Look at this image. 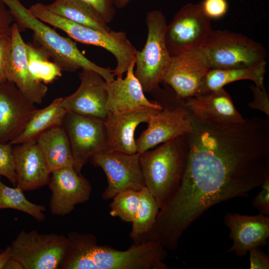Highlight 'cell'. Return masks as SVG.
I'll list each match as a JSON object with an SVG mask.
<instances>
[{"mask_svg":"<svg viewBox=\"0 0 269 269\" xmlns=\"http://www.w3.org/2000/svg\"><path fill=\"white\" fill-rule=\"evenodd\" d=\"M190 114L192 129L186 134L189 152L184 174L166 207L185 226L218 203L248 196L269 178L268 119L254 117L224 124Z\"/></svg>","mask_w":269,"mask_h":269,"instance_id":"1","label":"cell"},{"mask_svg":"<svg viewBox=\"0 0 269 269\" xmlns=\"http://www.w3.org/2000/svg\"><path fill=\"white\" fill-rule=\"evenodd\" d=\"M64 261L59 269H167L166 249L150 242L133 243L118 250L98 245L91 233L70 232Z\"/></svg>","mask_w":269,"mask_h":269,"instance_id":"2","label":"cell"},{"mask_svg":"<svg viewBox=\"0 0 269 269\" xmlns=\"http://www.w3.org/2000/svg\"><path fill=\"white\" fill-rule=\"evenodd\" d=\"M189 146L186 134L139 154L145 187L163 208L178 191L184 174Z\"/></svg>","mask_w":269,"mask_h":269,"instance_id":"3","label":"cell"},{"mask_svg":"<svg viewBox=\"0 0 269 269\" xmlns=\"http://www.w3.org/2000/svg\"><path fill=\"white\" fill-rule=\"evenodd\" d=\"M9 9L19 30L29 29L33 32L34 42L40 45L62 71L74 72L79 69L93 70L106 82L115 79L113 70L101 67L85 57L75 42L60 35L33 15L19 0H1Z\"/></svg>","mask_w":269,"mask_h":269,"instance_id":"4","label":"cell"},{"mask_svg":"<svg viewBox=\"0 0 269 269\" xmlns=\"http://www.w3.org/2000/svg\"><path fill=\"white\" fill-rule=\"evenodd\" d=\"M28 9L39 20L62 30L74 40L109 51L117 60V66L113 70L115 76L123 77L131 65L135 63L137 50L125 32L104 31L73 22L51 12L46 4L40 2L32 4Z\"/></svg>","mask_w":269,"mask_h":269,"instance_id":"5","label":"cell"},{"mask_svg":"<svg viewBox=\"0 0 269 269\" xmlns=\"http://www.w3.org/2000/svg\"><path fill=\"white\" fill-rule=\"evenodd\" d=\"M162 109L152 116L147 128L135 139L137 153L140 154L159 143L186 134L192 129V117L184 99L165 85L151 93Z\"/></svg>","mask_w":269,"mask_h":269,"instance_id":"6","label":"cell"},{"mask_svg":"<svg viewBox=\"0 0 269 269\" xmlns=\"http://www.w3.org/2000/svg\"><path fill=\"white\" fill-rule=\"evenodd\" d=\"M148 32L141 51L137 50L134 74L144 92L151 93L159 87L170 65L172 56L165 43L167 26L165 17L159 10H153L146 15Z\"/></svg>","mask_w":269,"mask_h":269,"instance_id":"7","label":"cell"},{"mask_svg":"<svg viewBox=\"0 0 269 269\" xmlns=\"http://www.w3.org/2000/svg\"><path fill=\"white\" fill-rule=\"evenodd\" d=\"M211 69L247 67L266 60L261 43L240 33L213 30L202 47Z\"/></svg>","mask_w":269,"mask_h":269,"instance_id":"8","label":"cell"},{"mask_svg":"<svg viewBox=\"0 0 269 269\" xmlns=\"http://www.w3.org/2000/svg\"><path fill=\"white\" fill-rule=\"evenodd\" d=\"M11 258L23 269H59L65 258L67 236L40 234L36 230L20 231L10 245Z\"/></svg>","mask_w":269,"mask_h":269,"instance_id":"9","label":"cell"},{"mask_svg":"<svg viewBox=\"0 0 269 269\" xmlns=\"http://www.w3.org/2000/svg\"><path fill=\"white\" fill-rule=\"evenodd\" d=\"M200 3L182 6L167 25L165 40L171 56L202 47L213 31Z\"/></svg>","mask_w":269,"mask_h":269,"instance_id":"10","label":"cell"},{"mask_svg":"<svg viewBox=\"0 0 269 269\" xmlns=\"http://www.w3.org/2000/svg\"><path fill=\"white\" fill-rule=\"evenodd\" d=\"M62 127L69 141L73 168L78 174L91 156L108 151L104 121L66 111Z\"/></svg>","mask_w":269,"mask_h":269,"instance_id":"11","label":"cell"},{"mask_svg":"<svg viewBox=\"0 0 269 269\" xmlns=\"http://www.w3.org/2000/svg\"><path fill=\"white\" fill-rule=\"evenodd\" d=\"M89 160L94 166L101 167L106 176L108 186L102 194L104 200L125 190L139 191L145 187L138 153L105 151L93 155Z\"/></svg>","mask_w":269,"mask_h":269,"instance_id":"12","label":"cell"},{"mask_svg":"<svg viewBox=\"0 0 269 269\" xmlns=\"http://www.w3.org/2000/svg\"><path fill=\"white\" fill-rule=\"evenodd\" d=\"M211 69L202 47L172 56L162 83L169 86L180 98L197 94L199 87Z\"/></svg>","mask_w":269,"mask_h":269,"instance_id":"13","label":"cell"},{"mask_svg":"<svg viewBox=\"0 0 269 269\" xmlns=\"http://www.w3.org/2000/svg\"><path fill=\"white\" fill-rule=\"evenodd\" d=\"M82 70L78 88L71 95L62 98L61 105L66 111L105 121L108 113L105 80L93 70Z\"/></svg>","mask_w":269,"mask_h":269,"instance_id":"14","label":"cell"},{"mask_svg":"<svg viewBox=\"0 0 269 269\" xmlns=\"http://www.w3.org/2000/svg\"><path fill=\"white\" fill-rule=\"evenodd\" d=\"M48 185L52 193L49 209L55 216L70 213L76 205L88 201L92 192L89 181L73 167L52 172Z\"/></svg>","mask_w":269,"mask_h":269,"instance_id":"15","label":"cell"},{"mask_svg":"<svg viewBox=\"0 0 269 269\" xmlns=\"http://www.w3.org/2000/svg\"><path fill=\"white\" fill-rule=\"evenodd\" d=\"M37 109L12 82H0V143H9L19 135Z\"/></svg>","mask_w":269,"mask_h":269,"instance_id":"16","label":"cell"},{"mask_svg":"<svg viewBox=\"0 0 269 269\" xmlns=\"http://www.w3.org/2000/svg\"><path fill=\"white\" fill-rule=\"evenodd\" d=\"M161 110L141 107L120 112H108L104 121L107 151H117L126 153H137L134 138L136 127L142 123H148L150 118Z\"/></svg>","mask_w":269,"mask_h":269,"instance_id":"17","label":"cell"},{"mask_svg":"<svg viewBox=\"0 0 269 269\" xmlns=\"http://www.w3.org/2000/svg\"><path fill=\"white\" fill-rule=\"evenodd\" d=\"M10 37L11 50L5 70L6 80L12 82L32 103L40 104L48 88L31 76L27 66L26 43L15 22L11 26Z\"/></svg>","mask_w":269,"mask_h":269,"instance_id":"18","label":"cell"},{"mask_svg":"<svg viewBox=\"0 0 269 269\" xmlns=\"http://www.w3.org/2000/svg\"><path fill=\"white\" fill-rule=\"evenodd\" d=\"M230 230L233 245L226 252L234 253L238 257L245 256L251 249L265 246L269 237V217L260 213L243 215L227 213L224 219Z\"/></svg>","mask_w":269,"mask_h":269,"instance_id":"19","label":"cell"},{"mask_svg":"<svg viewBox=\"0 0 269 269\" xmlns=\"http://www.w3.org/2000/svg\"><path fill=\"white\" fill-rule=\"evenodd\" d=\"M16 186L23 191L48 185L51 172L35 141L13 145Z\"/></svg>","mask_w":269,"mask_h":269,"instance_id":"20","label":"cell"},{"mask_svg":"<svg viewBox=\"0 0 269 269\" xmlns=\"http://www.w3.org/2000/svg\"><path fill=\"white\" fill-rule=\"evenodd\" d=\"M184 101L190 112L202 120L229 124L241 123L245 120L223 88L196 95Z\"/></svg>","mask_w":269,"mask_h":269,"instance_id":"21","label":"cell"},{"mask_svg":"<svg viewBox=\"0 0 269 269\" xmlns=\"http://www.w3.org/2000/svg\"><path fill=\"white\" fill-rule=\"evenodd\" d=\"M134 65L135 63L131 65L125 78L117 77L111 82L105 81L108 112H124L141 107L162 109L161 105L149 101L145 96L142 87L134 74Z\"/></svg>","mask_w":269,"mask_h":269,"instance_id":"22","label":"cell"},{"mask_svg":"<svg viewBox=\"0 0 269 269\" xmlns=\"http://www.w3.org/2000/svg\"><path fill=\"white\" fill-rule=\"evenodd\" d=\"M267 64L266 60H264L244 67L210 69L196 95L220 89L226 84L241 80H251L256 86L264 87Z\"/></svg>","mask_w":269,"mask_h":269,"instance_id":"23","label":"cell"},{"mask_svg":"<svg viewBox=\"0 0 269 269\" xmlns=\"http://www.w3.org/2000/svg\"><path fill=\"white\" fill-rule=\"evenodd\" d=\"M35 141L51 173L64 167H73L69 141L62 126L43 133Z\"/></svg>","mask_w":269,"mask_h":269,"instance_id":"24","label":"cell"},{"mask_svg":"<svg viewBox=\"0 0 269 269\" xmlns=\"http://www.w3.org/2000/svg\"><path fill=\"white\" fill-rule=\"evenodd\" d=\"M62 99V97L57 98L45 108L37 109L23 131L9 143L14 145L29 141H35L43 133L61 126L66 112L61 105Z\"/></svg>","mask_w":269,"mask_h":269,"instance_id":"25","label":"cell"},{"mask_svg":"<svg viewBox=\"0 0 269 269\" xmlns=\"http://www.w3.org/2000/svg\"><path fill=\"white\" fill-rule=\"evenodd\" d=\"M46 6L51 12L73 22L102 31L111 30L94 9L80 0H54Z\"/></svg>","mask_w":269,"mask_h":269,"instance_id":"26","label":"cell"},{"mask_svg":"<svg viewBox=\"0 0 269 269\" xmlns=\"http://www.w3.org/2000/svg\"><path fill=\"white\" fill-rule=\"evenodd\" d=\"M28 70L36 80L44 84L52 83L62 76V70L43 49L35 42L26 43Z\"/></svg>","mask_w":269,"mask_h":269,"instance_id":"27","label":"cell"},{"mask_svg":"<svg viewBox=\"0 0 269 269\" xmlns=\"http://www.w3.org/2000/svg\"><path fill=\"white\" fill-rule=\"evenodd\" d=\"M12 209L24 212L37 221L45 220L44 205L29 201L19 188H12L4 184L0 178V209Z\"/></svg>","mask_w":269,"mask_h":269,"instance_id":"28","label":"cell"},{"mask_svg":"<svg viewBox=\"0 0 269 269\" xmlns=\"http://www.w3.org/2000/svg\"><path fill=\"white\" fill-rule=\"evenodd\" d=\"M139 192V204L136 215L132 222V229L129 234L133 242L139 236L150 230L159 211L157 202L145 187L141 188Z\"/></svg>","mask_w":269,"mask_h":269,"instance_id":"29","label":"cell"},{"mask_svg":"<svg viewBox=\"0 0 269 269\" xmlns=\"http://www.w3.org/2000/svg\"><path fill=\"white\" fill-rule=\"evenodd\" d=\"M110 205V214L126 222H132L139 204V191L130 189L116 194Z\"/></svg>","mask_w":269,"mask_h":269,"instance_id":"30","label":"cell"},{"mask_svg":"<svg viewBox=\"0 0 269 269\" xmlns=\"http://www.w3.org/2000/svg\"><path fill=\"white\" fill-rule=\"evenodd\" d=\"M13 145L9 143H0V175L6 178L16 186V177L12 153Z\"/></svg>","mask_w":269,"mask_h":269,"instance_id":"31","label":"cell"},{"mask_svg":"<svg viewBox=\"0 0 269 269\" xmlns=\"http://www.w3.org/2000/svg\"><path fill=\"white\" fill-rule=\"evenodd\" d=\"M200 3L205 14L211 20L222 17L228 9L226 0H203Z\"/></svg>","mask_w":269,"mask_h":269,"instance_id":"32","label":"cell"},{"mask_svg":"<svg viewBox=\"0 0 269 269\" xmlns=\"http://www.w3.org/2000/svg\"><path fill=\"white\" fill-rule=\"evenodd\" d=\"M250 88L253 94V100L249 103V107L264 113L269 116V95L265 87H259L251 84Z\"/></svg>","mask_w":269,"mask_h":269,"instance_id":"33","label":"cell"},{"mask_svg":"<svg viewBox=\"0 0 269 269\" xmlns=\"http://www.w3.org/2000/svg\"><path fill=\"white\" fill-rule=\"evenodd\" d=\"M94 9L107 23L112 21L115 14L112 0H80Z\"/></svg>","mask_w":269,"mask_h":269,"instance_id":"34","label":"cell"},{"mask_svg":"<svg viewBox=\"0 0 269 269\" xmlns=\"http://www.w3.org/2000/svg\"><path fill=\"white\" fill-rule=\"evenodd\" d=\"M261 186L262 190L254 198L252 205L261 214L269 216V178Z\"/></svg>","mask_w":269,"mask_h":269,"instance_id":"35","label":"cell"},{"mask_svg":"<svg viewBox=\"0 0 269 269\" xmlns=\"http://www.w3.org/2000/svg\"><path fill=\"white\" fill-rule=\"evenodd\" d=\"M11 37L0 38V83L6 80L5 70L11 50Z\"/></svg>","mask_w":269,"mask_h":269,"instance_id":"36","label":"cell"},{"mask_svg":"<svg viewBox=\"0 0 269 269\" xmlns=\"http://www.w3.org/2000/svg\"><path fill=\"white\" fill-rule=\"evenodd\" d=\"M13 17L5 4L0 0V38L10 36Z\"/></svg>","mask_w":269,"mask_h":269,"instance_id":"37","label":"cell"},{"mask_svg":"<svg viewBox=\"0 0 269 269\" xmlns=\"http://www.w3.org/2000/svg\"><path fill=\"white\" fill-rule=\"evenodd\" d=\"M250 269H269V258L260 247L254 248L249 251Z\"/></svg>","mask_w":269,"mask_h":269,"instance_id":"38","label":"cell"},{"mask_svg":"<svg viewBox=\"0 0 269 269\" xmlns=\"http://www.w3.org/2000/svg\"><path fill=\"white\" fill-rule=\"evenodd\" d=\"M12 252L10 246H7L4 250L0 252V269H2L6 261L11 258Z\"/></svg>","mask_w":269,"mask_h":269,"instance_id":"39","label":"cell"},{"mask_svg":"<svg viewBox=\"0 0 269 269\" xmlns=\"http://www.w3.org/2000/svg\"><path fill=\"white\" fill-rule=\"evenodd\" d=\"M2 269H23V267L18 261L11 258L5 263Z\"/></svg>","mask_w":269,"mask_h":269,"instance_id":"40","label":"cell"},{"mask_svg":"<svg viewBox=\"0 0 269 269\" xmlns=\"http://www.w3.org/2000/svg\"><path fill=\"white\" fill-rule=\"evenodd\" d=\"M131 0H112L115 7L121 8L126 6Z\"/></svg>","mask_w":269,"mask_h":269,"instance_id":"41","label":"cell"},{"mask_svg":"<svg viewBox=\"0 0 269 269\" xmlns=\"http://www.w3.org/2000/svg\"><path fill=\"white\" fill-rule=\"evenodd\" d=\"M2 251L0 249V252H1Z\"/></svg>","mask_w":269,"mask_h":269,"instance_id":"42","label":"cell"}]
</instances>
